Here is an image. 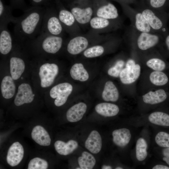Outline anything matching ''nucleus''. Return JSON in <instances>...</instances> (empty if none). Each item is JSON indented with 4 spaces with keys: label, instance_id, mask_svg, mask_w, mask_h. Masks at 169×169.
Masks as SVG:
<instances>
[{
    "label": "nucleus",
    "instance_id": "obj_37",
    "mask_svg": "<svg viewBox=\"0 0 169 169\" xmlns=\"http://www.w3.org/2000/svg\"><path fill=\"white\" fill-rule=\"evenodd\" d=\"M155 140L156 143L161 147H169V134L166 132H158L155 136Z\"/></svg>",
    "mask_w": 169,
    "mask_h": 169
},
{
    "label": "nucleus",
    "instance_id": "obj_43",
    "mask_svg": "<svg viewBox=\"0 0 169 169\" xmlns=\"http://www.w3.org/2000/svg\"><path fill=\"white\" fill-rule=\"evenodd\" d=\"M136 63L135 61L131 59H128L126 64V67L129 68H133L136 65Z\"/></svg>",
    "mask_w": 169,
    "mask_h": 169
},
{
    "label": "nucleus",
    "instance_id": "obj_31",
    "mask_svg": "<svg viewBox=\"0 0 169 169\" xmlns=\"http://www.w3.org/2000/svg\"><path fill=\"white\" fill-rule=\"evenodd\" d=\"M78 158V163L81 169H92L96 163V160L91 154L85 151Z\"/></svg>",
    "mask_w": 169,
    "mask_h": 169
},
{
    "label": "nucleus",
    "instance_id": "obj_4",
    "mask_svg": "<svg viewBox=\"0 0 169 169\" xmlns=\"http://www.w3.org/2000/svg\"><path fill=\"white\" fill-rule=\"evenodd\" d=\"M69 7L78 24L85 25L89 23L94 15L92 0H74Z\"/></svg>",
    "mask_w": 169,
    "mask_h": 169
},
{
    "label": "nucleus",
    "instance_id": "obj_3",
    "mask_svg": "<svg viewBox=\"0 0 169 169\" xmlns=\"http://www.w3.org/2000/svg\"><path fill=\"white\" fill-rule=\"evenodd\" d=\"M64 31L57 10L50 4L45 7L40 33L63 36Z\"/></svg>",
    "mask_w": 169,
    "mask_h": 169
},
{
    "label": "nucleus",
    "instance_id": "obj_45",
    "mask_svg": "<svg viewBox=\"0 0 169 169\" xmlns=\"http://www.w3.org/2000/svg\"><path fill=\"white\" fill-rule=\"evenodd\" d=\"M117 2H118L120 4L123 3L128 4L129 3H133L135 2L136 0H113Z\"/></svg>",
    "mask_w": 169,
    "mask_h": 169
},
{
    "label": "nucleus",
    "instance_id": "obj_41",
    "mask_svg": "<svg viewBox=\"0 0 169 169\" xmlns=\"http://www.w3.org/2000/svg\"><path fill=\"white\" fill-rule=\"evenodd\" d=\"M33 6L46 7L50 4L49 0H29Z\"/></svg>",
    "mask_w": 169,
    "mask_h": 169
},
{
    "label": "nucleus",
    "instance_id": "obj_10",
    "mask_svg": "<svg viewBox=\"0 0 169 169\" xmlns=\"http://www.w3.org/2000/svg\"><path fill=\"white\" fill-rule=\"evenodd\" d=\"M72 90L71 84L67 82L63 83L53 87L50 90V95L52 98L55 99L54 101L55 105L57 106H60L65 103Z\"/></svg>",
    "mask_w": 169,
    "mask_h": 169
},
{
    "label": "nucleus",
    "instance_id": "obj_28",
    "mask_svg": "<svg viewBox=\"0 0 169 169\" xmlns=\"http://www.w3.org/2000/svg\"><path fill=\"white\" fill-rule=\"evenodd\" d=\"M102 96L106 101L115 102L118 100L119 97L118 91L112 82L109 81L106 82Z\"/></svg>",
    "mask_w": 169,
    "mask_h": 169
},
{
    "label": "nucleus",
    "instance_id": "obj_5",
    "mask_svg": "<svg viewBox=\"0 0 169 169\" xmlns=\"http://www.w3.org/2000/svg\"><path fill=\"white\" fill-rule=\"evenodd\" d=\"M125 14L129 18L132 28L141 32L156 33L151 28L142 13L130 7L128 4H120Z\"/></svg>",
    "mask_w": 169,
    "mask_h": 169
},
{
    "label": "nucleus",
    "instance_id": "obj_38",
    "mask_svg": "<svg viewBox=\"0 0 169 169\" xmlns=\"http://www.w3.org/2000/svg\"><path fill=\"white\" fill-rule=\"evenodd\" d=\"M124 64L125 62L123 60L121 59L118 60L115 65L109 69L108 71V74L115 77H119Z\"/></svg>",
    "mask_w": 169,
    "mask_h": 169
},
{
    "label": "nucleus",
    "instance_id": "obj_23",
    "mask_svg": "<svg viewBox=\"0 0 169 169\" xmlns=\"http://www.w3.org/2000/svg\"><path fill=\"white\" fill-rule=\"evenodd\" d=\"M113 141L116 146L124 147L129 142L131 135L130 131L126 128L114 130L112 133Z\"/></svg>",
    "mask_w": 169,
    "mask_h": 169
},
{
    "label": "nucleus",
    "instance_id": "obj_30",
    "mask_svg": "<svg viewBox=\"0 0 169 169\" xmlns=\"http://www.w3.org/2000/svg\"><path fill=\"white\" fill-rule=\"evenodd\" d=\"M148 120L150 122L155 125L169 126V115L163 112L152 113L149 115Z\"/></svg>",
    "mask_w": 169,
    "mask_h": 169
},
{
    "label": "nucleus",
    "instance_id": "obj_15",
    "mask_svg": "<svg viewBox=\"0 0 169 169\" xmlns=\"http://www.w3.org/2000/svg\"><path fill=\"white\" fill-rule=\"evenodd\" d=\"M138 10L142 13L151 28L156 33L162 28L163 22L156 14V10L148 6H144Z\"/></svg>",
    "mask_w": 169,
    "mask_h": 169
},
{
    "label": "nucleus",
    "instance_id": "obj_20",
    "mask_svg": "<svg viewBox=\"0 0 169 169\" xmlns=\"http://www.w3.org/2000/svg\"><path fill=\"white\" fill-rule=\"evenodd\" d=\"M13 10L10 5L5 4L4 0H0V28L8 26L10 22L14 23L17 17L13 15Z\"/></svg>",
    "mask_w": 169,
    "mask_h": 169
},
{
    "label": "nucleus",
    "instance_id": "obj_44",
    "mask_svg": "<svg viewBox=\"0 0 169 169\" xmlns=\"http://www.w3.org/2000/svg\"><path fill=\"white\" fill-rule=\"evenodd\" d=\"M153 169H169V167L161 165H157L152 167Z\"/></svg>",
    "mask_w": 169,
    "mask_h": 169
},
{
    "label": "nucleus",
    "instance_id": "obj_12",
    "mask_svg": "<svg viewBox=\"0 0 169 169\" xmlns=\"http://www.w3.org/2000/svg\"><path fill=\"white\" fill-rule=\"evenodd\" d=\"M118 20H109L94 16L91 19L89 24L91 28L95 31L115 30L120 26Z\"/></svg>",
    "mask_w": 169,
    "mask_h": 169
},
{
    "label": "nucleus",
    "instance_id": "obj_47",
    "mask_svg": "<svg viewBox=\"0 0 169 169\" xmlns=\"http://www.w3.org/2000/svg\"><path fill=\"white\" fill-rule=\"evenodd\" d=\"M102 169H111L112 167L110 166L103 165L102 167Z\"/></svg>",
    "mask_w": 169,
    "mask_h": 169
},
{
    "label": "nucleus",
    "instance_id": "obj_2",
    "mask_svg": "<svg viewBox=\"0 0 169 169\" xmlns=\"http://www.w3.org/2000/svg\"><path fill=\"white\" fill-rule=\"evenodd\" d=\"M63 36L40 33L36 38L27 43L49 54H55L62 48L64 42Z\"/></svg>",
    "mask_w": 169,
    "mask_h": 169
},
{
    "label": "nucleus",
    "instance_id": "obj_9",
    "mask_svg": "<svg viewBox=\"0 0 169 169\" xmlns=\"http://www.w3.org/2000/svg\"><path fill=\"white\" fill-rule=\"evenodd\" d=\"M58 72V67L55 64L47 63L42 64L39 71L41 87L44 88L50 86L53 83Z\"/></svg>",
    "mask_w": 169,
    "mask_h": 169
},
{
    "label": "nucleus",
    "instance_id": "obj_26",
    "mask_svg": "<svg viewBox=\"0 0 169 169\" xmlns=\"http://www.w3.org/2000/svg\"><path fill=\"white\" fill-rule=\"evenodd\" d=\"M95 109L96 112L101 115L112 117L116 115L119 111L118 106L109 103H102L96 105Z\"/></svg>",
    "mask_w": 169,
    "mask_h": 169
},
{
    "label": "nucleus",
    "instance_id": "obj_17",
    "mask_svg": "<svg viewBox=\"0 0 169 169\" xmlns=\"http://www.w3.org/2000/svg\"><path fill=\"white\" fill-rule=\"evenodd\" d=\"M31 136L32 139L38 144L43 146L50 145L51 139L48 132L42 126L37 125L33 128Z\"/></svg>",
    "mask_w": 169,
    "mask_h": 169
},
{
    "label": "nucleus",
    "instance_id": "obj_33",
    "mask_svg": "<svg viewBox=\"0 0 169 169\" xmlns=\"http://www.w3.org/2000/svg\"><path fill=\"white\" fill-rule=\"evenodd\" d=\"M151 82L156 86H162L166 84L168 81V78L164 73L161 71H155L150 75Z\"/></svg>",
    "mask_w": 169,
    "mask_h": 169
},
{
    "label": "nucleus",
    "instance_id": "obj_6",
    "mask_svg": "<svg viewBox=\"0 0 169 169\" xmlns=\"http://www.w3.org/2000/svg\"><path fill=\"white\" fill-rule=\"evenodd\" d=\"M94 15L109 20H118L119 15L116 7L107 0H92Z\"/></svg>",
    "mask_w": 169,
    "mask_h": 169
},
{
    "label": "nucleus",
    "instance_id": "obj_48",
    "mask_svg": "<svg viewBox=\"0 0 169 169\" xmlns=\"http://www.w3.org/2000/svg\"><path fill=\"white\" fill-rule=\"evenodd\" d=\"M123 169L122 167H117L115 168V169Z\"/></svg>",
    "mask_w": 169,
    "mask_h": 169
},
{
    "label": "nucleus",
    "instance_id": "obj_13",
    "mask_svg": "<svg viewBox=\"0 0 169 169\" xmlns=\"http://www.w3.org/2000/svg\"><path fill=\"white\" fill-rule=\"evenodd\" d=\"M24 150L19 142H13L9 147L6 156V161L10 166L14 167L18 165L23 160Z\"/></svg>",
    "mask_w": 169,
    "mask_h": 169
},
{
    "label": "nucleus",
    "instance_id": "obj_27",
    "mask_svg": "<svg viewBox=\"0 0 169 169\" xmlns=\"http://www.w3.org/2000/svg\"><path fill=\"white\" fill-rule=\"evenodd\" d=\"M15 90V85L11 76H5L1 84V91L3 97L6 99L12 98L14 95Z\"/></svg>",
    "mask_w": 169,
    "mask_h": 169
},
{
    "label": "nucleus",
    "instance_id": "obj_18",
    "mask_svg": "<svg viewBox=\"0 0 169 169\" xmlns=\"http://www.w3.org/2000/svg\"><path fill=\"white\" fill-rule=\"evenodd\" d=\"M85 148L93 154H97L100 151L102 146V138L96 130L92 131L85 142Z\"/></svg>",
    "mask_w": 169,
    "mask_h": 169
},
{
    "label": "nucleus",
    "instance_id": "obj_29",
    "mask_svg": "<svg viewBox=\"0 0 169 169\" xmlns=\"http://www.w3.org/2000/svg\"><path fill=\"white\" fill-rule=\"evenodd\" d=\"M70 73L73 79L80 81H86L89 78L88 73L81 63L74 64L71 68Z\"/></svg>",
    "mask_w": 169,
    "mask_h": 169
},
{
    "label": "nucleus",
    "instance_id": "obj_21",
    "mask_svg": "<svg viewBox=\"0 0 169 169\" xmlns=\"http://www.w3.org/2000/svg\"><path fill=\"white\" fill-rule=\"evenodd\" d=\"M87 106L83 102H79L71 107L67 111L66 117L67 120L71 122L80 120L86 112Z\"/></svg>",
    "mask_w": 169,
    "mask_h": 169
},
{
    "label": "nucleus",
    "instance_id": "obj_42",
    "mask_svg": "<svg viewBox=\"0 0 169 169\" xmlns=\"http://www.w3.org/2000/svg\"><path fill=\"white\" fill-rule=\"evenodd\" d=\"M163 160L169 165V147H166L162 150Z\"/></svg>",
    "mask_w": 169,
    "mask_h": 169
},
{
    "label": "nucleus",
    "instance_id": "obj_8",
    "mask_svg": "<svg viewBox=\"0 0 169 169\" xmlns=\"http://www.w3.org/2000/svg\"><path fill=\"white\" fill-rule=\"evenodd\" d=\"M56 3L58 7V15L65 31L73 35L76 32L78 24L74 16L70 10L61 4L59 0L56 1Z\"/></svg>",
    "mask_w": 169,
    "mask_h": 169
},
{
    "label": "nucleus",
    "instance_id": "obj_11",
    "mask_svg": "<svg viewBox=\"0 0 169 169\" xmlns=\"http://www.w3.org/2000/svg\"><path fill=\"white\" fill-rule=\"evenodd\" d=\"M90 39L87 36L83 35L72 37L67 43L66 47L67 52L72 55L79 54L86 49Z\"/></svg>",
    "mask_w": 169,
    "mask_h": 169
},
{
    "label": "nucleus",
    "instance_id": "obj_14",
    "mask_svg": "<svg viewBox=\"0 0 169 169\" xmlns=\"http://www.w3.org/2000/svg\"><path fill=\"white\" fill-rule=\"evenodd\" d=\"M34 96V94L30 85L26 83H22L18 87L14 103L18 106L24 104L31 103L33 100Z\"/></svg>",
    "mask_w": 169,
    "mask_h": 169
},
{
    "label": "nucleus",
    "instance_id": "obj_7",
    "mask_svg": "<svg viewBox=\"0 0 169 169\" xmlns=\"http://www.w3.org/2000/svg\"><path fill=\"white\" fill-rule=\"evenodd\" d=\"M132 29L131 39L135 40L137 47L141 50L152 48L159 42V36L156 33L139 32Z\"/></svg>",
    "mask_w": 169,
    "mask_h": 169
},
{
    "label": "nucleus",
    "instance_id": "obj_24",
    "mask_svg": "<svg viewBox=\"0 0 169 169\" xmlns=\"http://www.w3.org/2000/svg\"><path fill=\"white\" fill-rule=\"evenodd\" d=\"M55 149L57 152L62 155L66 156L72 153L78 146V142L74 140H70L67 142L58 140L54 144Z\"/></svg>",
    "mask_w": 169,
    "mask_h": 169
},
{
    "label": "nucleus",
    "instance_id": "obj_39",
    "mask_svg": "<svg viewBox=\"0 0 169 169\" xmlns=\"http://www.w3.org/2000/svg\"><path fill=\"white\" fill-rule=\"evenodd\" d=\"M10 5L13 9H20L24 12L28 8L26 6L25 0H9Z\"/></svg>",
    "mask_w": 169,
    "mask_h": 169
},
{
    "label": "nucleus",
    "instance_id": "obj_22",
    "mask_svg": "<svg viewBox=\"0 0 169 169\" xmlns=\"http://www.w3.org/2000/svg\"><path fill=\"white\" fill-rule=\"evenodd\" d=\"M9 62L11 76L13 80H17L24 71L25 68L24 61L19 57L13 56L10 58Z\"/></svg>",
    "mask_w": 169,
    "mask_h": 169
},
{
    "label": "nucleus",
    "instance_id": "obj_35",
    "mask_svg": "<svg viewBox=\"0 0 169 169\" xmlns=\"http://www.w3.org/2000/svg\"><path fill=\"white\" fill-rule=\"evenodd\" d=\"M49 166L48 162L46 160L40 157L32 158L29 161L28 169H46Z\"/></svg>",
    "mask_w": 169,
    "mask_h": 169
},
{
    "label": "nucleus",
    "instance_id": "obj_34",
    "mask_svg": "<svg viewBox=\"0 0 169 169\" xmlns=\"http://www.w3.org/2000/svg\"><path fill=\"white\" fill-rule=\"evenodd\" d=\"M104 51V48L103 46L101 45H96L85 49L83 53V54L86 58H95L102 55Z\"/></svg>",
    "mask_w": 169,
    "mask_h": 169
},
{
    "label": "nucleus",
    "instance_id": "obj_16",
    "mask_svg": "<svg viewBox=\"0 0 169 169\" xmlns=\"http://www.w3.org/2000/svg\"><path fill=\"white\" fill-rule=\"evenodd\" d=\"M13 39L8 26L0 28V52L2 55H7L11 51Z\"/></svg>",
    "mask_w": 169,
    "mask_h": 169
},
{
    "label": "nucleus",
    "instance_id": "obj_32",
    "mask_svg": "<svg viewBox=\"0 0 169 169\" xmlns=\"http://www.w3.org/2000/svg\"><path fill=\"white\" fill-rule=\"evenodd\" d=\"M147 148V142L144 138H140L137 140L136 146V156L139 161H143L146 157Z\"/></svg>",
    "mask_w": 169,
    "mask_h": 169
},
{
    "label": "nucleus",
    "instance_id": "obj_40",
    "mask_svg": "<svg viewBox=\"0 0 169 169\" xmlns=\"http://www.w3.org/2000/svg\"><path fill=\"white\" fill-rule=\"evenodd\" d=\"M166 0H148L149 7L156 10L162 7Z\"/></svg>",
    "mask_w": 169,
    "mask_h": 169
},
{
    "label": "nucleus",
    "instance_id": "obj_36",
    "mask_svg": "<svg viewBox=\"0 0 169 169\" xmlns=\"http://www.w3.org/2000/svg\"><path fill=\"white\" fill-rule=\"evenodd\" d=\"M146 65L156 71H161L166 67V64L162 60L158 58H152L148 60Z\"/></svg>",
    "mask_w": 169,
    "mask_h": 169
},
{
    "label": "nucleus",
    "instance_id": "obj_46",
    "mask_svg": "<svg viewBox=\"0 0 169 169\" xmlns=\"http://www.w3.org/2000/svg\"><path fill=\"white\" fill-rule=\"evenodd\" d=\"M165 42L168 49H169V35L166 37Z\"/></svg>",
    "mask_w": 169,
    "mask_h": 169
},
{
    "label": "nucleus",
    "instance_id": "obj_1",
    "mask_svg": "<svg viewBox=\"0 0 169 169\" xmlns=\"http://www.w3.org/2000/svg\"><path fill=\"white\" fill-rule=\"evenodd\" d=\"M45 7L33 6L17 17L14 23L13 36L18 43H26L36 38L40 33Z\"/></svg>",
    "mask_w": 169,
    "mask_h": 169
},
{
    "label": "nucleus",
    "instance_id": "obj_49",
    "mask_svg": "<svg viewBox=\"0 0 169 169\" xmlns=\"http://www.w3.org/2000/svg\"><path fill=\"white\" fill-rule=\"evenodd\" d=\"M49 0V1H50V0ZM57 0H56V1H57Z\"/></svg>",
    "mask_w": 169,
    "mask_h": 169
},
{
    "label": "nucleus",
    "instance_id": "obj_19",
    "mask_svg": "<svg viewBox=\"0 0 169 169\" xmlns=\"http://www.w3.org/2000/svg\"><path fill=\"white\" fill-rule=\"evenodd\" d=\"M141 72L140 66L136 64L133 68L125 67L123 69L120 74L121 82L125 84H129L135 82L139 77Z\"/></svg>",
    "mask_w": 169,
    "mask_h": 169
},
{
    "label": "nucleus",
    "instance_id": "obj_25",
    "mask_svg": "<svg viewBox=\"0 0 169 169\" xmlns=\"http://www.w3.org/2000/svg\"><path fill=\"white\" fill-rule=\"evenodd\" d=\"M166 94L163 89L150 91L142 96L143 100L146 103L154 105L161 103L166 100Z\"/></svg>",
    "mask_w": 169,
    "mask_h": 169
}]
</instances>
